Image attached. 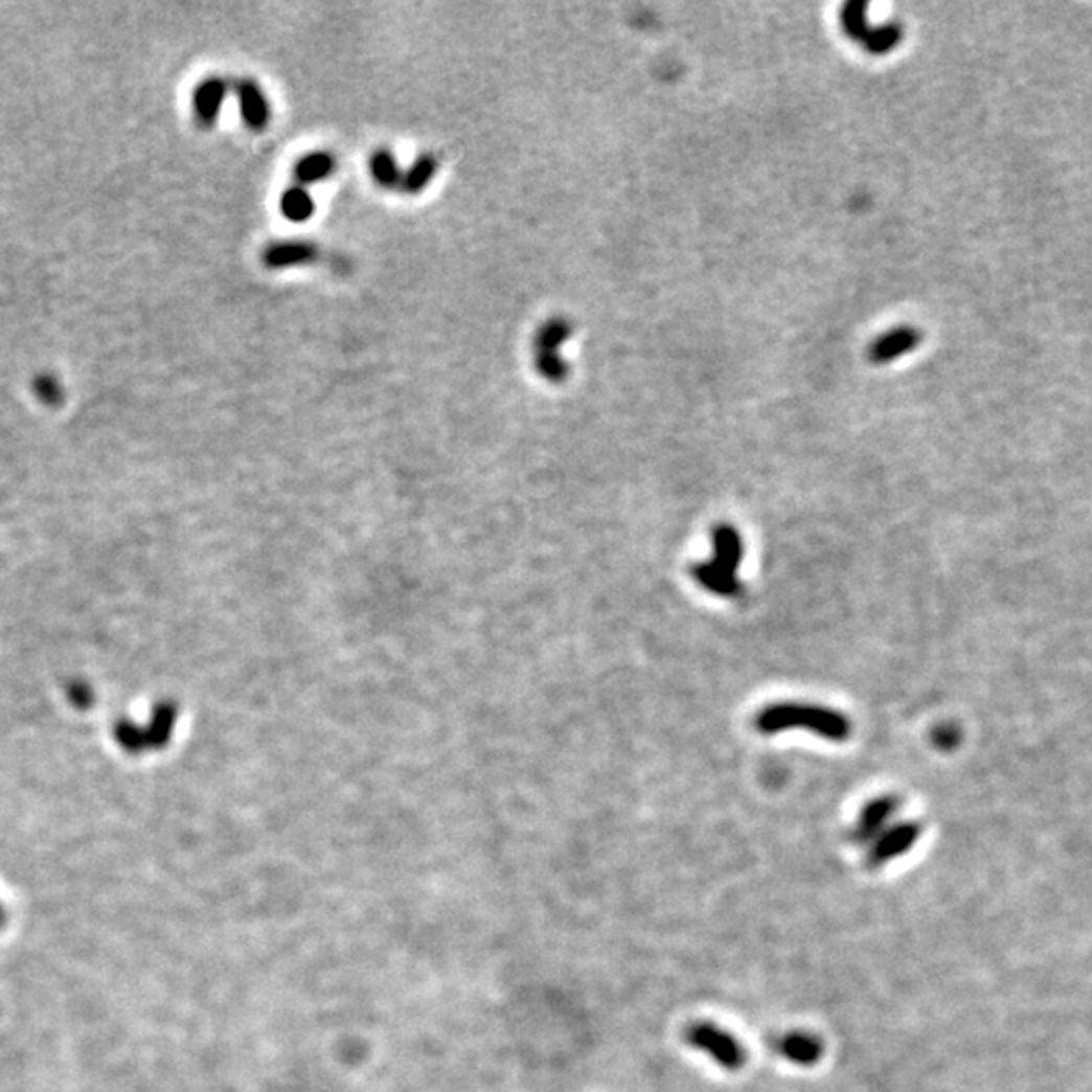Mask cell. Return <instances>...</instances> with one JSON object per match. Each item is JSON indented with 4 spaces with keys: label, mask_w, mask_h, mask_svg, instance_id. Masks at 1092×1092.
<instances>
[{
    "label": "cell",
    "mask_w": 1092,
    "mask_h": 1092,
    "mask_svg": "<svg viewBox=\"0 0 1092 1092\" xmlns=\"http://www.w3.org/2000/svg\"><path fill=\"white\" fill-rule=\"evenodd\" d=\"M775 1052L799 1066H814L823 1056V1044L818 1036L807 1031H788L773 1044Z\"/></svg>",
    "instance_id": "30bf717a"
},
{
    "label": "cell",
    "mask_w": 1092,
    "mask_h": 1092,
    "mask_svg": "<svg viewBox=\"0 0 1092 1092\" xmlns=\"http://www.w3.org/2000/svg\"><path fill=\"white\" fill-rule=\"evenodd\" d=\"M439 168V162L433 154H422L413 166L403 173V182H401V190H405L407 195H417L425 190L429 186V182L433 181L435 173Z\"/></svg>",
    "instance_id": "9a60e30c"
},
{
    "label": "cell",
    "mask_w": 1092,
    "mask_h": 1092,
    "mask_svg": "<svg viewBox=\"0 0 1092 1092\" xmlns=\"http://www.w3.org/2000/svg\"><path fill=\"white\" fill-rule=\"evenodd\" d=\"M235 93L240 99V110H242L245 126L255 132L266 130L272 120V108H270L268 95H266V91L261 90V86L255 79H240L235 86Z\"/></svg>",
    "instance_id": "52a82bcc"
},
{
    "label": "cell",
    "mask_w": 1092,
    "mask_h": 1092,
    "mask_svg": "<svg viewBox=\"0 0 1092 1092\" xmlns=\"http://www.w3.org/2000/svg\"><path fill=\"white\" fill-rule=\"evenodd\" d=\"M573 324L565 318H550L534 338V357H561L559 348L571 338Z\"/></svg>",
    "instance_id": "4fadbf2b"
},
{
    "label": "cell",
    "mask_w": 1092,
    "mask_h": 1092,
    "mask_svg": "<svg viewBox=\"0 0 1092 1092\" xmlns=\"http://www.w3.org/2000/svg\"><path fill=\"white\" fill-rule=\"evenodd\" d=\"M923 342V334L914 326H896L879 336L868 346V361L872 364H888L898 361L903 355L912 352Z\"/></svg>",
    "instance_id": "8992f818"
},
{
    "label": "cell",
    "mask_w": 1092,
    "mask_h": 1092,
    "mask_svg": "<svg viewBox=\"0 0 1092 1092\" xmlns=\"http://www.w3.org/2000/svg\"><path fill=\"white\" fill-rule=\"evenodd\" d=\"M755 727L763 734L803 728L834 743H842L851 734V723L846 714L803 702H775L765 706L755 719Z\"/></svg>",
    "instance_id": "6da1fadb"
},
{
    "label": "cell",
    "mask_w": 1092,
    "mask_h": 1092,
    "mask_svg": "<svg viewBox=\"0 0 1092 1092\" xmlns=\"http://www.w3.org/2000/svg\"><path fill=\"white\" fill-rule=\"evenodd\" d=\"M684 1038L692 1048L706 1052L725 1070H741L747 1062V1050L743 1048V1044L730 1031L723 1030L714 1024H708V1022L692 1024L686 1030Z\"/></svg>",
    "instance_id": "3957f363"
},
{
    "label": "cell",
    "mask_w": 1092,
    "mask_h": 1092,
    "mask_svg": "<svg viewBox=\"0 0 1092 1092\" xmlns=\"http://www.w3.org/2000/svg\"><path fill=\"white\" fill-rule=\"evenodd\" d=\"M692 576H695V581L702 589H706L708 593H714L719 597H736L741 593V589H743L738 576L719 569L710 561H704V563L695 565L692 567Z\"/></svg>",
    "instance_id": "7c38bea8"
},
{
    "label": "cell",
    "mask_w": 1092,
    "mask_h": 1092,
    "mask_svg": "<svg viewBox=\"0 0 1092 1092\" xmlns=\"http://www.w3.org/2000/svg\"><path fill=\"white\" fill-rule=\"evenodd\" d=\"M920 832H923V825L918 821H901V823H894L892 827L884 829L872 842V848L868 851V858H866L868 868H880V866L892 862L894 858H898L901 854L909 851L914 846V842L918 840Z\"/></svg>",
    "instance_id": "277c9868"
},
{
    "label": "cell",
    "mask_w": 1092,
    "mask_h": 1092,
    "mask_svg": "<svg viewBox=\"0 0 1092 1092\" xmlns=\"http://www.w3.org/2000/svg\"><path fill=\"white\" fill-rule=\"evenodd\" d=\"M840 25L851 41L860 43L870 55H886L903 41L898 23L872 27L868 23V6L864 2H846L840 10Z\"/></svg>",
    "instance_id": "7a4b0ae2"
},
{
    "label": "cell",
    "mask_w": 1092,
    "mask_h": 1092,
    "mask_svg": "<svg viewBox=\"0 0 1092 1092\" xmlns=\"http://www.w3.org/2000/svg\"><path fill=\"white\" fill-rule=\"evenodd\" d=\"M334 168H336V160H334L333 154L312 152L300 158V162L294 168V175H296V181L300 182V186H305V184L326 181L333 175Z\"/></svg>",
    "instance_id": "5bb4252c"
},
{
    "label": "cell",
    "mask_w": 1092,
    "mask_h": 1092,
    "mask_svg": "<svg viewBox=\"0 0 1092 1092\" xmlns=\"http://www.w3.org/2000/svg\"><path fill=\"white\" fill-rule=\"evenodd\" d=\"M35 387H37V393L41 394L49 403H58L61 399L60 385H58V381L53 377H39Z\"/></svg>",
    "instance_id": "d6986e66"
},
{
    "label": "cell",
    "mask_w": 1092,
    "mask_h": 1092,
    "mask_svg": "<svg viewBox=\"0 0 1092 1092\" xmlns=\"http://www.w3.org/2000/svg\"><path fill=\"white\" fill-rule=\"evenodd\" d=\"M539 374L550 383H563L569 377V363L561 357H534Z\"/></svg>",
    "instance_id": "ac0fdd59"
},
{
    "label": "cell",
    "mask_w": 1092,
    "mask_h": 1092,
    "mask_svg": "<svg viewBox=\"0 0 1092 1092\" xmlns=\"http://www.w3.org/2000/svg\"><path fill=\"white\" fill-rule=\"evenodd\" d=\"M4 918H6V912H4V907L0 905V927L4 925Z\"/></svg>",
    "instance_id": "ffe728a7"
},
{
    "label": "cell",
    "mask_w": 1092,
    "mask_h": 1092,
    "mask_svg": "<svg viewBox=\"0 0 1092 1092\" xmlns=\"http://www.w3.org/2000/svg\"><path fill=\"white\" fill-rule=\"evenodd\" d=\"M901 807V799L896 795H882L872 799L860 814L856 825L849 832V840L854 844H870L884 832L886 821L892 818Z\"/></svg>",
    "instance_id": "5b68a950"
},
{
    "label": "cell",
    "mask_w": 1092,
    "mask_h": 1092,
    "mask_svg": "<svg viewBox=\"0 0 1092 1092\" xmlns=\"http://www.w3.org/2000/svg\"><path fill=\"white\" fill-rule=\"evenodd\" d=\"M712 548H714L712 550L714 556L708 561L712 565H716L719 569L736 575V571L743 563V556H745V545H743L738 530L730 524H719L712 530Z\"/></svg>",
    "instance_id": "8fae6325"
},
{
    "label": "cell",
    "mask_w": 1092,
    "mask_h": 1092,
    "mask_svg": "<svg viewBox=\"0 0 1092 1092\" xmlns=\"http://www.w3.org/2000/svg\"><path fill=\"white\" fill-rule=\"evenodd\" d=\"M368 170L372 175L374 182L387 190H394V188H401V182H403V173L394 160L393 154L389 151H377L370 160H368Z\"/></svg>",
    "instance_id": "e0dca14e"
},
{
    "label": "cell",
    "mask_w": 1092,
    "mask_h": 1092,
    "mask_svg": "<svg viewBox=\"0 0 1092 1092\" xmlns=\"http://www.w3.org/2000/svg\"><path fill=\"white\" fill-rule=\"evenodd\" d=\"M227 91L229 86L223 77H209L197 86L192 91V112L199 126L212 128L217 123Z\"/></svg>",
    "instance_id": "ba28073f"
},
{
    "label": "cell",
    "mask_w": 1092,
    "mask_h": 1092,
    "mask_svg": "<svg viewBox=\"0 0 1092 1092\" xmlns=\"http://www.w3.org/2000/svg\"><path fill=\"white\" fill-rule=\"evenodd\" d=\"M320 257V249L310 242L272 243L264 251V266L268 270H288L316 264Z\"/></svg>",
    "instance_id": "9c48e42d"
},
{
    "label": "cell",
    "mask_w": 1092,
    "mask_h": 1092,
    "mask_svg": "<svg viewBox=\"0 0 1092 1092\" xmlns=\"http://www.w3.org/2000/svg\"><path fill=\"white\" fill-rule=\"evenodd\" d=\"M281 214L292 223H303L314 214V201L305 186H290L283 190L279 201Z\"/></svg>",
    "instance_id": "2e32d148"
}]
</instances>
